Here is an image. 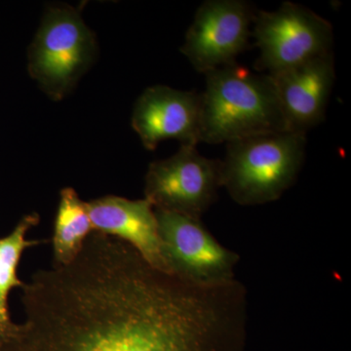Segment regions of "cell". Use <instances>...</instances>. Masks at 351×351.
I'll return each mask as SVG.
<instances>
[{"label":"cell","mask_w":351,"mask_h":351,"mask_svg":"<svg viewBox=\"0 0 351 351\" xmlns=\"http://www.w3.org/2000/svg\"><path fill=\"white\" fill-rule=\"evenodd\" d=\"M25 320L0 351H245L248 295L237 278L203 285L92 232L69 265L22 288Z\"/></svg>","instance_id":"obj_1"},{"label":"cell","mask_w":351,"mask_h":351,"mask_svg":"<svg viewBox=\"0 0 351 351\" xmlns=\"http://www.w3.org/2000/svg\"><path fill=\"white\" fill-rule=\"evenodd\" d=\"M201 93L200 143L228 144L286 130L271 78L237 63L206 73Z\"/></svg>","instance_id":"obj_2"},{"label":"cell","mask_w":351,"mask_h":351,"mask_svg":"<svg viewBox=\"0 0 351 351\" xmlns=\"http://www.w3.org/2000/svg\"><path fill=\"white\" fill-rule=\"evenodd\" d=\"M306 137L282 131L228 143L221 160L223 188L242 206L278 200L301 172Z\"/></svg>","instance_id":"obj_3"},{"label":"cell","mask_w":351,"mask_h":351,"mask_svg":"<svg viewBox=\"0 0 351 351\" xmlns=\"http://www.w3.org/2000/svg\"><path fill=\"white\" fill-rule=\"evenodd\" d=\"M96 53L95 34L80 13L51 6L29 49V73L49 98L60 101L91 66Z\"/></svg>","instance_id":"obj_4"},{"label":"cell","mask_w":351,"mask_h":351,"mask_svg":"<svg viewBox=\"0 0 351 351\" xmlns=\"http://www.w3.org/2000/svg\"><path fill=\"white\" fill-rule=\"evenodd\" d=\"M253 25L260 49L257 69L267 75H276L332 52V25L299 4L284 2L276 11H260Z\"/></svg>","instance_id":"obj_5"},{"label":"cell","mask_w":351,"mask_h":351,"mask_svg":"<svg viewBox=\"0 0 351 351\" xmlns=\"http://www.w3.org/2000/svg\"><path fill=\"white\" fill-rule=\"evenodd\" d=\"M221 188V160L201 156L193 145L151 163L145 178V198L154 210L193 219H201Z\"/></svg>","instance_id":"obj_6"},{"label":"cell","mask_w":351,"mask_h":351,"mask_svg":"<svg viewBox=\"0 0 351 351\" xmlns=\"http://www.w3.org/2000/svg\"><path fill=\"white\" fill-rule=\"evenodd\" d=\"M156 215L170 274L203 285L235 278L239 254L219 243L201 219L160 210Z\"/></svg>","instance_id":"obj_7"},{"label":"cell","mask_w":351,"mask_h":351,"mask_svg":"<svg viewBox=\"0 0 351 351\" xmlns=\"http://www.w3.org/2000/svg\"><path fill=\"white\" fill-rule=\"evenodd\" d=\"M256 14L242 0H208L198 8L182 53L200 73L235 63L246 49Z\"/></svg>","instance_id":"obj_8"},{"label":"cell","mask_w":351,"mask_h":351,"mask_svg":"<svg viewBox=\"0 0 351 351\" xmlns=\"http://www.w3.org/2000/svg\"><path fill=\"white\" fill-rule=\"evenodd\" d=\"M201 93L156 85L138 97L132 127L149 151L166 140L199 144Z\"/></svg>","instance_id":"obj_9"},{"label":"cell","mask_w":351,"mask_h":351,"mask_svg":"<svg viewBox=\"0 0 351 351\" xmlns=\"http://www.w3.org/2000/svg\"><path fill=\"white\" fill-rule=\"evenodd\" d=\"M269 76L286 130L306 135L323 121L336 77L332 52Z\"/></svg>","instance_id":"obj_10"},{"label":"cell","mask_w":351,"mask_h":351,"mask_svg":"<svg viewBox=\"0 0 351 351\" xmlns=\"http://www.w3.org/2000/svg\"><path fill=\"white\" fill-rule=\"evenodd\" d=\"M87 209L93 232L125 242L152 267L170 274L156 210L149 201L107 195L87 202Z\"/></svg>","instance_id":"obj_11"},{"label":"cell","mask_w":351,"mask_h":351,"mask_svg":"<svg viewBox=\"0 0 351 351\" xmlns=\"http://www.w3.org/2000/svg\"><path fill=\"white\" fill-rule=\"evenodd\" d=\"M92 232L87 202L82 200L75 189H62L53 230V263L69 265L75 261Z\"/></svg>","instance_id":"obj_12"},{"label":"cell","mask_w":351,"mask_h":351,"mask_svg":"<svg viewBox=\"0 0 351 351\" xmlns=\"http://www.w3.org/2000/svg\"><path fill=\"white\" fill-rule=\"evenodd\" d=\"M40 221L39 215H25L10 234L0 239V343L5 338L13 322L9 314L8 295L14 288H22L24 282L18 276V267L23 253L45 241L29 240L27 232Z\"/></svg>","instance_id":"obj_13"}]
</instances>
